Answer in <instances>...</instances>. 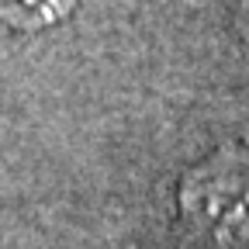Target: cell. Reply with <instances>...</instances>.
Listing matches in <instances>:
<instances>
[{"label": "cell", "mask_w": 249, "mask_h": 249, "mask_svg": "<svg viewBox=\"0 0 249 249\" xmlns=\"http://www.w3.org/2000/svg\"><path fill=\"white\" fill-rule=\"evenodd\" d=\"M180 214L211 249H249V149L232 145L187 173Z\"/></svg>", "instance_id": "1"}, {"label": "cell", "mask_w": 249, "mask_h": 249, "mask_svg": "<svg viewBox=\"0 0 249 249\" xmlns=\"http://www.w3.org/2000/svg\"><path fill=\"white\" fill-rule=\"evenodd\" d=\"M73 0H0V24L11 28H42L59 21Z\"/></svg>", "instance_id": "2"}]
</instances>
